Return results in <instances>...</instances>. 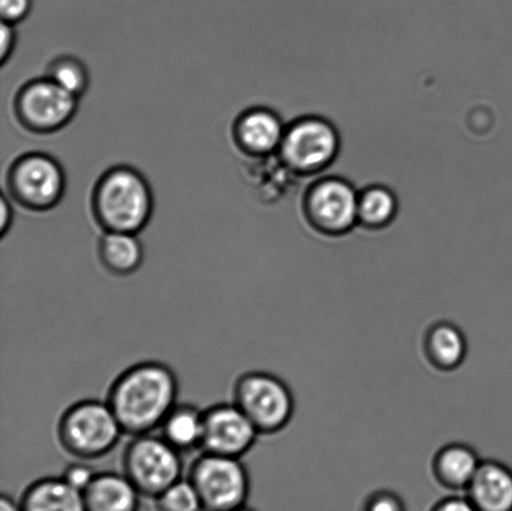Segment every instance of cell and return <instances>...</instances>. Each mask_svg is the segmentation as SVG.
<instances>
[{
	"label": "cell",
	"mask_w": 512,
	"mask_h": 511,
	"mask_svg": "<svg viewBox=\"0 0 512 511\" xmlns=\"http://www.w3.org/2000/svg\"><path fill=\"white\" fill-rule=\"evenodd\" d=\"M33 0H0L2 22L15 25L23 22L32 10Z\"/></svg>",
	"instance_id": "obj_25"
},
{
	"label": "cell",
	"mask_w": 512,
	"mask_h": 511,
	"mask_svg": "<svg viewBox=\"0 0 512 511\" xmlns=\"http://www.w3.org/2000/svg\"><path fill=\"white\" fill-rule=\"evenodd\" d=\"M479 511H512V469L495 459H483L465 490Z\"/></svg>",
	"instance_id": "obj_13"
},
{
	"label": "cell",
	"mask_w": 512,
	"mask_h": 511,
	"mask_svg": "<svg viewBox=\"0 0 512 511\" xmlns=\"http://www.w3.org/2000/svg\"><path fill=\"white\" fill-rule=\"evenodd\" d=\"M47 77L77 98L85 93L89 85L87 68L78 58L70 55L54 59L47 69Z\"/></svg>",
	"instance_id": "obj_21"
},
{
	"label": "cell",
	"mask_w": 512,
	"mask_h": 511,
	"mask_svg": "<svg viewBox=\"0 0 512 511\" xmlns=\"http://www.w3.org/2000/svg\"><path fill=\"white\" fill-rule=\"evenodd\" d=\"M359 195L344 179H320L306 193V217L325 235L338 237L349 233L359 224Z\"/></svg>",
	"instance_id": "obj_10"
},
{
	"label": "cell",
	"mask_w": 512,
	"mask_h": 511,
	"mask_svg": "<svg viewBox=\"0 0 512 511\" xmlns=\"http://www.w3.org/2000/svg\"><path fill=\"white\" fill-rule=\"evenodd\" d=\"M97 474L95 469L90 467L87 462L79 460V462L69 464L60 477H62L70 487L78 490L80 493H84L89 485L92 484L95 477H97Z\"/></svg>",
	"instance_id": "obj_24"
},
{
	"label": "cell",
	"mask_w": 512,
	"mask_h": 511,
	"mask_svg": "<svg viewBox=\"0 0 512 511\" xmlns=\"http://www.w3.org/2000/svg\"><path fill=\"white\" fill-rule=\"evenodd\" d=\"M481 463L483 459L470 444L454 442L436 452L431 468L441 487L460 492L468 489Z\"/></svg>",
	"instance_id": "obj_14"
},
{
	"label": "cell",
	"mask_w": 512,
	"mask_h": 511,
	"mask_svg": "<svg viewBox=\"0 0 512 511\" xmlns=\"http://www.w3.org/2000/svg\"><path fill=\"white\" fill-rule=\"evenodd\" d=\"M340 139L328 120L306 117L286 127L278 158L291 172L300 175L320 173L334 162Z\"/></svg>",
	"instance_id": "obj_7"
},
{
	"label": "cell",
	"mask_w": 512,
	"mask_h": 511,
	"mask_svg": "<svg viewBox=\"0 0 512 511\" xmlns=\"http://www.w3.org/2000/svg\"><path fill=\"white\" fill-rule=\"evenodd\" d=\"M230 511H254V510L249 509V508L245 507V505H244V507H240L238 509H234V510H230Z\"/></svg>",
	"instance_id": "obj_30"
},
{
	"label": "cell",
	"mask_w": 512,
	"mask_h": 511,
	"mask_svg": "<svg viewBox=\"0 0 512 511\" xmlns=\"http://www.w3.org/2000/svg\"><path fill=\"white\" fill-rule=\"evenodd\" d=\"M123 434L107 400L98 399L79 400L69 405L55 428L59 447L70 457L84 462L113 452Z\"/></svg>",
	"instance_id": "obj_3"
},
{
	"label": "cell",
	"mask_w": 512,
	"mask_h": 511,
	"mask_svg": "<svg viewBox=\"0 0 512 511\" xmlns=\"http://www.w3.org/2000/svg\"><path fill=\"white\" fill-rule=\"evenodd\" d=\"M160 435L185 454L202 449L204 410L190 403H178L160 425Z\"/></svg>",
	"instance_id": "obj_19"
},
{
	"label": "cell",
	"mask_w": 512,
	"mask_h": 511,
	"mask_svg": "<svg viewBox=\"0 0 512 511\" xmlns=\"http://www.w3.org/2000/svg\"><path fill=\"white\" fill-rule=\"evenodd\" d=\"M12 220V207H10L8 199L2 197V199H0V235H2V237L8 233L10 225H12Z\"/></svg>",
	"instance_id": "obj_28"
},
{
	"label": "cell",
	"mask_w": 512,
	"mask_h": 511,
	"mask_svg": "<svg viewBox=\"0 0 512 511\" xmlns=\"http://www.w3.org/2000/svg\"><path fill=\"white\" fill-rule=\"evenodd\" d=\"M179 380L169 365L155 360L140 362L120 373L108 390L107 403L124 434L159 430L178 404Z\"/></svg>",
	"instance_id": "obj_1"
},
{
	"label": "cell",
	"mask_w": 512,
	"mask_h": 511,
	"mask_svg": "<svg viewBox=\"0 0 512 511\" xmlns=\"http://www.w3.org/2000/svg\"><path fill=\"white\" fill-rule=\"evenodd\" d=\"M140 493L123 473L103 472L83 493L85 511H139Z\"/></svg>",
	"instance_id": "obj_15"
},
{
	"label": "cell",
	"mask_w": 512,
	"mask_h": 511,
	"mask_svg": "<svg viewBox=\"0 0 512 511\" xmlns=\"http://www.w3.org/2000/svg\"><path fill=\"white\" fill-rule=\"evenodd\" d=\"M398 208V199L389 188H366L359 195V224L369 229L384 228L393 222Z\"/></svg>",
	"instance_id": "obj_20"
},
{
	"label": "cell",
	"mask_w": 512,
	"mask_h": 511,
	"mask_svg": "<svg viewBox=\"0 0 512 511\" xmlns=\"http://www.w3.org/2000/svg\"><path fill=\"white\" fill-rule=\"evenodd\" d=\"M260 437L247 415L232 403L214 404L204 410L202 452L242 459Z\"/></svg>",
	"instance_id": "obj_11"
},
{
	"label": "cell",
	"mask_w": 512,
	"mask_h": 511,
	"mask_svg": "<svg viewBox=\"0 0 512 511\" xmlns=\"http://www.w3.org/2000/svg\"><path fill=\"white\" fill-rule=\"evenodd\" d=\"M363 511H408V509L400 494L393 490L380 489L368 495Z\"/></svg>",
	"instance_id": "obj_23"
},
{
	"label": "cell",
	"mask_w": 512,
	"mask_h": 511,
	"mask_svg": "<svg viewBox=\"0 0 512 511\" xmlns=\"http://www.w3.org/2000/svg\"><path fill=\"white\" fill-rule=\"evenodd\" d=\"M102 267L115 277H129L142 267L144 249L137 234L104 232L98 243Z\"/></svg>",
	"instance_id": "obj_18"
},
{
	"label": "cell",
	"mask_w": 512,
	"mask_h": 511,
	"mask_svg": "<svg viewBox=\"0 0 512 511\" xmlns=\"http://www.w3.org/2000/svg\"><path fill=\"white\" fill-rule=\"evenodd\" d=\"M424 354L439 372H454L465 362L469 343L463 330L451 322H436L424 335Z\"/></svg>",
	"instance_id": "obj_16"
},
{
	"label": "cell",
	"mask_w": 512,
	"mask_h": 511,
	"mask_svg": "<svg viewBox=\"0 0 512 511\" xmlns=\"http://www.w3.org/2000/svg\"><path fill=\"white\" fill-rule=\"evenodd\" d=\"M8 189L20 207L47 212L58 205L65 190V175L54 158L29 153L14 160L8 170Z\"/></svg>",
	"instance_id": "obj_8"
},
{
	"label": "cell",
	"mask_w": 512,
	"mask_h": 511,
	"mask_svg": "<svg viewBox=\"0 0 512 511\" xmlns=\"http://www.w3.org/2000/svg\"><path fill=\"white\" fill-rule=\"evenodd\" d=\"M182 455L160 434L137 435L123 450L122 473L142 497L155 499L182 479Z\"/></svg>",
	"instance_id": "obj_5"
},
{
	"label": "cell",
	"mask_w": 512,
	"mask_h": 511,
	"mask_svg": "<svg viewBox=\"0 0 512 511\" xmlns=\"http://www.w3.org/2000/svg\"><path fill=\"white\" fill-rule=\"evenodd\" d=\"M233 403L247 415L260 435H275L288 427L295 413V398L278 375L252 370L233 385Z\"/></svg>",
	"instance_id": "obj_4"
},
{
	"label": "cell",
	"mask_w": 512,
	"mask_h": 511,
	"mask_svg": "<svg viewBox=\"0 0 512 511\" xmlns=\"http://www.w3.org/2000/svg\"><path fill=\"white\" fill-rule=\"evenodd\" d=\"M2 44H0V62L4 64L9 59L10 55H12L14 47H15V30L14 25L2 22Z\"/></svg>",
	"instance_id": "obj_27"
},
{
	"label": "cell",
	"mask_w": 512,
	"mask_h": 511,
	"mask_svg": "<svg viewBox=\"0 0 512 511\" xmlns=\"http://www.w3.org/2000/svg\"><path fill=\"white\" fill-rule=\"evenodd\" d=\"M430 511H479L475 508V505L471 503V500L464 495H453V497H446L440 499L433 505Z\"/></svg>",
	"instance_id": "obj_26"
},
{
	"label": "cell",
	"mask_w": 512,
	"mask_h": 511,
	"mask_svg": "<svg viewBox=\"0 0 512 511\" xmlns=\"http://www.w3.org/2000/svg\"><path fill=\"white\" fill-rule=\"evenodd\" d=\"M92 209L104 232L138 234L152 218V190L138 170L124 165L115 167L95 185Z\"/></svg>",
	"instance_id": "obj_2"
},
{
	"label": "cell",
	"mask_w": 512,
	"mask_h": 511,
	"mask_svg": "<svg viewBox=\"0 0 512 511\" xmlns=\"http://www.w3.org/2000/svg\"><path fill=\"white\" fill-rule=\"evenodd\" d=\"M189 480L204 511L238 509L249 498L250 477L242 459L203 452L190 467Z\"/></svg>",
	"instance_id": "obj_6"
},
{
	"label": "cell",
	"mask_w": 512,
	"mask_h": 511,
	"mask_svg": "<svg viewBox=\"0 0 512 511\" xmlns=\"http://www.w3.org/2000/svg\"><path fill=\"white\" fill-rule=\"evenodd\" d=\"M0 511H23V509L20 502L17 503L9 495L2 494V497H0Z\"/></svg>",
	"instance_id": "obj_29"
},
{
	"label": "cell",
	"mask_w": 512,
	"mask_h": 511,
	"mask_svg": "<svg viewBox=\"0 0 512 511\" xmlns=\"http://www.w3.org/2000/svg\"><path fill=\"white\" fill-rule=\"evenodd\" d=\"M286 125L275 110L255 107L245 110L234 123L233 137L238 148L253 158H268L278 153Z\"/></svg>",
	"instance_id": "obj_12"
},
{
	"label": "cell",
	"mask_w": 512,
	"mask_h": 511,
	"mask_svg": "<svg viewBox=\"0 0 512 511\" xmlns=\"http://www.w3.org/2000/svg\"><path fill=\"white\" fill-rule=\"evenodd\" d=\"M158 511H204L197 490L190 480H178L155 498Z\"/></svg>",
	"instance_id": "obj_22"
},
{
	"label": "cell",
	"mask_w": 512,
	"mask_h": 511,
	"mask_svg": "<svg viewBox=\"0 0 512 511\" xmlns=\"http://www.w3.org/2000/svg\"><path fill=\"white\" fill-rule=\"evenodd\" d=\"M23 511H85L83 493L62 477L35 480L20 499Z\"/></svg>",
	"instance_id": "obj_17"
},
{
	"label": "cell",
	"mask_w": 512,
	"mask_h": 511,
	"mask_svg": "<svg viewBox=\"0 0 512 511\" xmlns=\"http://www.w3.org/2000/svg\"><path fill=\"white\" fill-rule=\"evenodd\" d=\"M77 108L78 98L48 77L25 83L14 100L18 122L37 134L63 129L73 119Z\"/></svg>",
	"instance_id": "obj_9"
}]
</instances>
